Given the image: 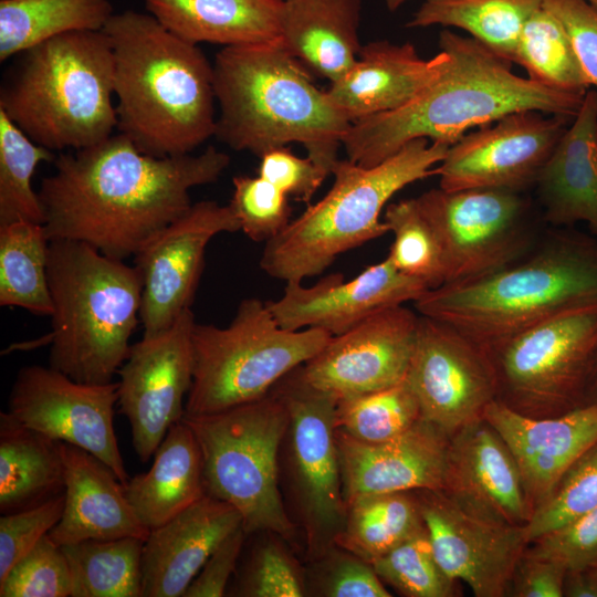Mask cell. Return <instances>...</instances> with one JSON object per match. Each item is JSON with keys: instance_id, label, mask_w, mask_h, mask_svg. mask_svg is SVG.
Returning a JSON list of instances; mask_svg holds the SVG:
<instances>
[{"instance_id": "obj_1", "label": "cell", "mask_w": 597, "mask_h": 597, "mask_svg": "<svg viewBox=\"0 0 597 597\" xmlns=\"http://www.w3.org/2000/svg\"><path fill=\"white\" fill-rule=\"evenodd\" d=\"M227 154L155 157L125 135L61 153L38 191L50 240L86 243L118 260L135 256L192 205L190 190L218 180Z\"/></svg>"}, {"instance_id": "obj_2", "label": "cell", "mask_w": 597, "mask_h": 597, "mask_svg": "<svg viewBox=\"0 0 597 597\" xmlns=\"http://www.w3.org/2000/svg\"><path fill=\"white\" fill-rule=\"evenodd\" d=\"M439 46L451 60L434 83L401 108L350 124L342 143L348 160L374 167L417 138L451 146L469 129L517 112L574 118L583 103L584 95L516 75L473 38L444 29Z\"/></svg>"}, {"instance_id": "obj_3", "label": "cell", "mask_w": 597, "mask_h": 597, "mask_svg": "<svg viewBox=\"0 0 597 597\" xmlns=\"http://www.w3.org/2000/svg\"><path fill=\"white\" fill-rule=\"evenodd\" d=\"M103 30L121 134L155 157L191 154L214 135L213 67L197 44L135 10L114 13Z\"/></svg>"}, {"instance_id": "obj_4", "label": "cell", "mask_w": 597, "mask_h": 597, "mask_svg": "<svg viewBox=\"0 0 597 597\" xmlns=\"http://www.w3.org/2000/svg\"><path fill=\"white\" fill-rule=\"evenodd\" d=\"M212 67L219 142L259 157L296 142L331 174L352 122L281 39L224 46Z\"/></svg>"}, {"instance_id": "obj_5", "label": "cell", "mask_w": 597, "mask_h": 597, "mask_svg": "<svg viewBox=\"0 0 597 597\" xmlns=\"http://www.w3.org/2000/svg\"><path fill=\"white\" fill-rule=\"evenodd\" d=\"M556 227L520 260L486 275L444 283L416 302L489 349L568 307L597 300V237Z\"/></svg>"}, {"instance_id": "obj_6", "label": "cell", "mask_w": 597, "mask_h": 597, "mask_svg": "<svg viewBox=\"0 0 597 597\" xmlns=\"http://www.w3.org/2000/svg\"><path fill=\"white\" fill-rule=\"evenodd\" d=\"M114 72L104 30L63 33L12 57L1 81L0 111L54 153L90 147L117 128Z\"/></svg>"}, {"instance_id": "obj_7", "label": "cell", "mask_w": 597, "mask_h": 597, "mask_svg": "<svg viewBox=\"0 0 597 597\" xmlns=\"http://www.w3.org/2000/svg\"><path fill=\"white\" fill-rule=\"evenodd\" d=\"M48 277L50 366L80 383H112L140 321L137 268L83 242L50 240Z\"/></svg>"}, {"instance_id": "obj_8", "label": "cell", "mask_w": 597, "mask_h": 597, "mask_svg": "<svg viewBox=\"0 0 597 597\" xmlns=\"http://www.w3.org/2000/svg\"><path fill=\"white\" fill-rule=\"evenodd\" d=\"M450 146L417 138L374 167L337 160L327 193L265 242L261 269L285 282H302L335 259L389 232L380 213L406 186L436 175Z\"/></svg>"}, {"instance_id": "obj_9", "label": "cell", "mask_w": 597, "mask_h": 597, "mask_svg": "<svg viewBox=\"0 0 597 597\" xmlns=\"http://www.w3.org/2000/svg\"><path fill=\"white\" fill-rule=\"evenodd\" d=\"M201 450L206 493L232 505L248 535L271 532L291 540L295 526L280 492V448L289 413L273 390L218 412L190 416Z\"/></svg>"}, {"instance_id": "obj_10", "label": "cell", "mask_w": 597, "mask_h": 597, "mask_svg": "<svg viewBox=\"0 0 597 597\" xmlns=\"http://www.w3.org/2000/svg\"><path fill=\"white\" fill-rule=\"evenodd\" d=\"M331 337L320 328L281 327L266 302L255 297L242 300L226 327L196 323L193 377L185 413H213L266 396Z\"/></svg>"}, {"instance_id": "obj_11", "label": "cell", "mask_w": 597, "mask_h": 597, "mask_svg": "<svg viewBox=\"0 0 597 597\" xmlns=\"http://www.w3.org/2000/svg\"><path fill=\"white\" fill-rule=\"evenodd\" d=\"M498 400L528 417L583 406L597 362V300L568 307L485 349Z\"/></svg>"}, {"instance_id": "obj_12", "label": "cell", "mask_w": 597, "mask_h": 597, "mask_svg": "<svg viewBox=\"0 0 597 597\" xmlns=\"http://www.w3.org/2000/svg\"><path fill=\"white\" fill-rule=\"evenodd\" d=\"M272 390L289 413V484L313 561L335 545L346 517L335 427L337 399L304 383L296 369Z\"/></svg>"}, {"instance_id": "obj_13", "label": "cell", "mask_w": 597, "mask_h": 597, "mask_svg": "<svg viewBox=\"0 0 597 597\" xmlns=\"http://www.w3.org/2000/svg\"><path fill=\"white\" fill-rule=\"evenodd\" d=\"M434 229L446 282L476 279L524 256L540 240L521 192L436 188L416 198Z\"/></svg>"}, {"instance_id": "obj_14", "label": "cell", "mask_w": 597, "mask_h": 597, "mask_svg": "<svg viewBox=\"0 0 597 597\" xmlns=\"http://www.w3.org/2000/svg\"><path fill=\"white\" fill-rule=\"evenodd\" d=\"M117 400V381L85 384L51 366L31 365L15 377L8 412L54 441L92 453L125 485L129 478L114 430Z\"/></svg>"}, {"instance_id": "obj_15", "label": "cell", "mask_w": 597, "mask_h": 597, "mask_svg": "<svg viewBox=\"0 0 597 597\" xmlns=\"http://www.w3.org/2000/svg\"><path fill=\"white\" fill-rule=\"evenodd\" d=\"M195 324L188 308L166 329L143 335L118 369L117 402L130 425L133 447L142 462L154 455L185 415L184 400L193 377Z\"/></svg>"}, {"instance_id": "obj_16", "label": "cell", "mask_w": 597, "mask_h": 597, "mask_svg": "<svg viewBox=\"0 0 597 597\" xmlns=\"http://www.w3.org/2000/svg\"><path fill=\"white\" fill-rule=\"evenodd\" d=\"M406 378L421 418L448 436L483 418L486 407L498 399L488 352L451 325L425 315L419 317Z\"/></svg>"}, {"instance_id": "obj_17", "label": "cell", "mask_w": 597, "mask_h": 597, "mask_svg": "<svg viewBox=\"0 0 597 597\" xmlns=\"http://www.w3.org/2000/svg\"><path fill=\"white\" fill-rule=\"evenodd\" d=\"M544 114L513 113L465 134L448 148L436 167L439 187L521 192L534 185L569 121Z\"/></svg>"}, {"instance_id": "obj_18", "label": "cell", "mask_w": 597, "mask_h": 597, "mask_svg": "<svg viewBox=\"0 0 597 597\" xmlns=\"http://www.w3.org/2000/svg\"><path fill=\"white\" fill-rule=\"evenodd\" d=\"M419 317L405 305L384 308L332 336L296 371L304 383L337 401L395 386L407 377Z\"/></svg>"}, {"instance_id": "obj_19", "label": "cell", "mask_w": 597, "mask_h": 597, "mask_svg": "<svg viewBox=\"0 0 597 597\" xmlns=\"http://www.w3.org/2000/svg\"><path fill=\"white\" fill-rule=\"evenodd\" d=\"M239 230L240 223L229 205L198 201L134 256L143 283L144 336L166 329L190 308L208 243L219 233Z\"/></svg>"}, {"instance_id": "obj_20", "label": "cell", "mask_w": 597, "mask_h": 597, "mask_svg": "<svg viewBox=\"0 0 597 597\" xmlns=\"http://www.w3.org/2000/svg\"><path fill=\"white\" fill-rule=\"evenodd\" d=\"M434 556L475 597H506L515 565L528 546L523 526L478 515L442 490H415Z\"/></svg>"}, {"instance_id": "obj_21", "label": "cell", "mask_w": 597, "mask_h": 597, "mask_svg": "<svg viewBox=\"0 0 597 597\" xmlns=\"http://www.w3.org/2000/svg\"><path fill=\"white\" fill-rule=\"evenodd\" d=\"M428 290L386 258L349 281L332 273L312 286L286 282L283 295L266 304L285 329L320 328L337 336L384 308L416 302Z\"/></svg>"}, {"instance_id": "obj_22", "label": "cell", "mask_w": 597, "mask_h": 597, "mask_svg": "<svg viewBox=\"0 0 597 597\" xmlns=\"http://www.w3.org/2000/svg\"><path fill=\"white\" fill-rule=\"evenodd\" d=\"M442 491L478 515L525 526L533 514L519 464L484 419L450 436Z\"/></svg>"}, {"instance_id": "obj_23", "label": "cell", "mask_w": 597, "mask_h": 597, "mask_svg": "<svg viewBox=\"0 0 597 597\" xmlns=\"http://www.w3.org/2000/svg\"><path fill=\"white\" fill-rule=\"evenodd\" d=\"M345 502L421 489L442 490L450 436L420 419L404 433L364 443L336 429Z\"/></svg>"}, {"instance_id": "obj_24", "label": "cell", "mask_w": 597, "mask_h": 597, "mask_svg": "<svg viewBox=\"0 0 597 597\" xmlns=\"http://www.w3.org/2000/svg\"><path fill=\"white\" fill-rule=\"evenodd\" d=\"M483 418L511 449L534 509L553 491L572 463L597 441V404L553 417H528L498 399Z\"/></svg>"}, {"instance_id": "obj_25", "label": "cell", "mask_w": 597, "mask_h": 597, "mask_svg": "<svg viewBox=\"0 0 597 597\" xmlns=\"http://www.w3.org/2000/svg\"><path fill=\"white\" fill-rule=\"evenodd\" d=\"M241 525L232 505L206 494L151 530L143 547L142 597H182L216 548Z\"/></svg>"}, {"instance_id": "obj_26", "label": "cell", "mask_w": 597, "mask_h": 597, "mask_svg": "<svg viewBox=\"0 0 597 597\" xmlns=\"http://www.w3.org/2000/svg\"><path fill=\"white\" fill-rule=\"evenodd\" d=\"M450 60L444 50L423 59L411 43L373 41L326 92L354 123L404 107L443 74Z\"/></svg>"}, {"instance_id": "obj_27", "label": "cell", "mask_w": 597, "mask_h": 597, "mask_svg": "<svg viewBox=\"0 0 597 597\" xmlns=\"http://www.w3.org/2000/svg\"><path fill=\"white\" fill-rule=\"evenodd\" d=\"M65 469L64 510L49 535L59 545L85 540L140 537L149 532L136 516L113 470L84 449L59 442Z\"/></svg>"}, {"instance_id": "obj_28", "label": "cell", "mask_w": 597, "mask_h": 597, "mask_svg": "<svg viewBox=\"0 0 597 597\" xmlns=\"http://www.w3.org/2000/svg\"><path fill=\"white\" fill-rule=\"evenodd\" d=\"M553 227L585 222L597 237V90H588L535 180Z\"/></svg>"}, {"instance_id": "obj_29", "label": "cell", "mask_w": 597, "mask_h": 597, "mask_svg": "<svg viewBox=\"0 0 597 597\" xmlns=\"http://www.w3.org/2000/svg\"><path fill=\"white\" fill-rule=\"evenodd\" d=\"M148 13L177 36L224 46L281 39L284 0H143Z\"/></svg>"}, {"instance_id": "obj_30", "label": "cell", "mask_w": 597, "mask_h": 597, "mask_svg": "<svg viewBox=\"0 0 597 597\" xmlns=\"http://www.w3.org/2000/svg\"><path fill=\"white\" fill-rule=\"evenodd\" d=\"M124 491L148 531L161 526L207 494L201 450L182 419L169 429L156 449L150 469L128 479Z\"/></svg>"}, {"instance_id": "obj_31", "label": "cell", "mask_w": 597, "mask_h": 597, "mask_svg": "<svg viewBox=\"0 0 597 597\" xmlns=\"http://www.w3.org/2000/svg\"><path fill=\"white\" fill-rule=\"evenodd\" d=\"M362 0H284L281 40L287 51L331 83L362 48Z\"/></svg>"}, {"instance_id": "obj_32", "label": "cell", "mask_w": 597, "mask_h": 597, "mask_svg": "<svg viewBox=\"0 0 597 597\" xmlns=\"http://www.w3.org/2000/svg\"><path fill=\"white\" fill-rule=\"evenodd\" d=\"M65 491L59 441L0 413V512H19Z\"/></svg>"}, {"instance_id": "obj_33", "label": "cell", "mask_w": 597, "mask_h": 597, "mask_svg": "<svg viewBox=\"0 0 597 597\" xmlns=\"http://www.w3.org/2000/svg\"><path fill=\"white\" fill-rule=\"evenodd\" d=\"M544 0H425L407 28L442 25L467 31L502 60L514 63L521 32Z\"/></svg>"}, {"instance_id": "obj_34", "label": "cell", "mask_w": 597, "mask_h": 597, "mask_svg": "<svg viewBox=\"0 0 597 597\" xmlns=\"http://www.w3.org/2000/svg\"><path fill=\"white\" fill-rule=\"evenodd\" d=\"M109 0H0V62L63 33L103 30Z\"/></svg>"}, {"instance_id": "obj_35", "label": "cell", "mask_w": 597, "mask_h": 597, "mask_svg": "<svg viewBox=\"0 0 597 597\" xmlns=\"http://www.w3.org/2000/svg\"><path fill=\"white\" fill-rule=\"evenodd\" d=\"M50 239L42 223L0 226V305L51 316L48 277Z\"/></svg>"}, {"instance_id": "obj_36", "label": "cell", "mask_w": 597, "mask_h": 597, "mask_svg": "<svg viewBox=\"0 0 597 597\" xmlns=\"http://www.w3.org/2000/svg\"><path fill=\"white\" fill-rule=\"evenodd\" d=\"M423 526L413 491L363 495L346 502L335 544L370 564Z\"/></svg>"}, {"instance_id": "obj_37", "label": "cell", "mask_w": 597, "mask_h": 597, "mask_svg": "<svg viewBox=\"0 0 597 597\" xmlns=\"http://www.w3.org/2000/svg\"><path fill=\"white\" fill-rule=\"evenodd\" d=\"M144 538L85 540L61 545L72 597H142Z\"/></svg>"}, {"instance_id": "obj_38", "label": "cell", "mask_w": 597, "mask_h": 597, "mask_svg": "<svg viewBox=\"0 0 597 597\" xmlns=\"http://www.w3.org/2000/svg\"><path fill=\"white\" fill-rule=\"evenodd\" d=\"M514 63L544 86L585 95L591 86L562 21L544 6L525 23Z\"/></svg>"}, {"instance_id": "obj_39", "label": "cell", "mask_w": 597, "mask_h": 597, "mask_svg": "<svg viewBox=\"0 0 597 597\" xmlns=\"http://www.w3.org/2000/svg\"><path fill=\"white\" fill-rule=\"evenodd\" d=\"M55 157L0 111V226L21 220L43 224V207L32 177L39 164L53 163Z\"/></svg>"}, {"instance_id": "obj_40", "label": "cell", "mask_w": 597, "mask_h": 597, "mask_svg": "<svg viewBox=\"0 0 597 597\" xmlns=\"http://www.w3.org/2000/svg\"><path fill=\"white\" fill-rule=\"evenodd\" d=\"M420 419L419 402L406 378L381 390L338 400L335 427L360 442L380 443Z\"/></svg>"}, {"instance_id": "obj_41", "label": "cell", "mask_w": 597, "mask_h": 597, "mask_svg": "<svg viewBox=\"0 0 597 597\" xmlns=\"http://www.w3.org/2000/svg\"><path fill=\"white\" fill-rule=\"evenodd\" d=\"M384 221L394 241L387 258L401 273L436 289L446 282L439 238L416 198L386 206Z\"/></svg>"}, {"instance_id": "obj_42", "label": "cell", "mask_w": 597, "mask_h": 597, "mask_svg": "<svg viewBox=\"0 0 597 597\" xmlns=\"http://www.w3.org/2000/svg\"><path fill=\"white\" fill-rule=\"evenodd\" d=\"M383 583L406 597L459 596L455 579L438 563L426 527L371 563Z\"/></svg>"}, {"instance_id": "obj_43", "label": "cell", "mask_w": 597, "mask_h": 597, "mask_svg": "<svg viewBox=\"0 0 597 597\" xmlns=\"http://www.w3.org/2000/svg\"><path fill=\"white\" fill-rule=\"evenodd\" d=\"M597 506V441L566 470L524 526L528 544Z\"/></svg>"}, {"instance_id": "obj_44", "label": "cell", "mask_w": 597, "mask_h": 597, "mask_svg": "<svg viewBox=\"0 0 597 597\" xmlns=\"http://www.w3.org/2000/svg\"><path fill=\"white\" fill-rule=\"evenodd\" d=\"M238 576L232 595L243 597L306 596L305 573L285 546L283 537L264 532Z\"/></svg>"}, {"instance_id": "obj_45", "label": "cell", "mask_w": 597, "mask_h": 597, "mask_svg": "<svg viewBox=\"0 0 597 597\" xmlns=\"http://www.w3.org/2000/svg\"><path fill=\"white\" fill-rule=\"evenodd\" d=\"M72 597V577L61 545L48 534L0 580V597Z\"/></svg>"}, {"instance_id": "obj_46", "label": "cell", "mask_w": 597, "mask_h": 597, "mask_svg": "<svg viewBox=\"0 0 597 597\" xmlns=\"http://www.w3.org/2000/svg\"><path fill=\"white\" fill-rule=\"evenodd\" d=\"M305 574L306 593L324 597H390L383 580L368 562L333 545L312 561Z\"/></svg>"}, {"instance_id": "obj_47", "label": "cell", "mask_w": 597, "mask_h": 597, "mask_svg": "<svg viewBox=\"0 0 597 597\" xmlns=\"http://www.w3.org/2000/svg\"><path fill=\"white\" fill-rule=\"evenodd\" d=\"M229 203L241 230L253 241H269L291 221L289 197L261 176H237Z\"/></svg>"}, {"instance_id": "obj_48", "label": "cell", "mask_w": 597, "mask_h": 597, "mask_svg": "<svg viewBox=\"0 0 597 597\" xmlns=\"http://www.w3.org/2000/svg\"><path fill=\"white\" fill-rule=\"evenodd\" d=\"M64 494L0 516V580L59 523Z\"/></svg>"}, {"instance_id": "obj_49", "label": "cell", "mask_w": 597, "mask_h": 597, "mask_svg": "<svg viewBox=\"0 0 597 597\" xmlns=\"http://www.w3.org/2000/svg\"><path fill=\"white\" fill-rule=\"evenodd\" d=\"M527 551L566 569L597 564V506L537 537Z\"/></svg>"}, {"instance_id": "obj_50", "label": "cell", "mask_w": 597, "mask_h": 597, "mask_svg": "<svg viewBox=\"0 0 597 597\" xmlns=\"http://www.w3.org/2000/svg\"><path fill=\"white\" fill-rule=\"evenodd\" d=\"M260 158L259 176L297 201L310 203L329 175L311 158L297 157L286 146L273 148Z\"/></svg>"}, {"instance_id": "obj_51", "label": "cell", "mask_w": 597, "mask_h": 597, "mask_svg": "<svg viewBox=\"0 0 597 597\" xmlns=\"http://www.w3.org/2000/svg\"><path fill=\"white\" fill-rule=\"evenodd\" d=\"M564 24L590 85L597 86V9L586 0H544Z\"/></svg>"}, {"instance_id": "obj_52", "label": "cell", "mask_w": 597, "mask_h": 597, "mask_svg": "<svg viewBox=\"0 0 597 597\" xmlns=\"http://www.w3.org/2000/svg\"><path fill=\"white\" fill-rule=\"evenodd\" d=\"M566 567L525 548L513 570L506 597H563Z\"/></svg>"}, {"instance_id": "obj_53", "label": "cell", "mask_w": 597, "mask_h": 597, "mask_svg": "<svg viewBox=\"0 0 597 597\" xmlns=\"http://www.w3.org/2000/svg\"><path fill=\"white\" fill-rule=\"evenodd\" d=\"M247 535L241 525L227 536L208 558L182 597L224 596Z\"/></svg>"}, {"instance_id": "obj_54", "label": "cell", "mask_w": 597, "mask_h": 597, "mask_svg": "<svg viewBox=\"0 0 597 597\" xmlns=\"http://www.w3.org/2000/svg\"><path fill=\"white\" fill-rule=\"evenodd\" d=\"M563 597H597V564L567 569Z\"/></svg>"}, {"instance_id": "obj_55", "label": "cell", "mask_w": 597, "mask_h": 597, "mask_svg": "<svg viewBox=\"0 0 597 597\" xmlns=\"http://www.w3.org/2000/svg\"><path fill=\"white\" fill-rule=\"evenodd\" d=\"M594 404H597V362L587 386L583 406Z\"/></svg>"}, {"instance_id": "obj_56", "label": "cell", "mask_w": 597, "mask_h": 597, "mask_svg": "<svg viewBox=\"0 0 597 597\" xmlns=\"http://www.w3.org/2000/svg\"><path fill=\"white\" fill-rule=\"evenodd\" d=\"M408 0H384L389 11H396Z\"/></svg>"}, {"instance_id": "obj_57", "label": "cell", "mask_w": 597, "mask_h": 597, "mask_svg": "<svg viewBox=\"0 0 597 597\" xmlns=\"http://www.w3.org/2000/svg\"><path fill=\"white\" fill-rule=\"evenodd\" d=\"M586 1L597 9V0H586Z\"/></svg>"}]
</instances>
